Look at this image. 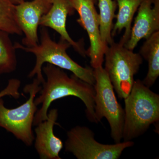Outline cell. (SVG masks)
<instances>
[{"label": "cell", "instance_id": "1", "mask_svg": "<svg viewBox=\"0 0 159 159\" xmlns=\"http://www.w3.org/2000/svg\"><path fill=\"white\" fill-rule=\"evenodd\" d=\"M46 80L42 84L40 95L34 99L36 106L41 104L34 116L33 125L36 126L48 118L51 103L57 99L73 96L79 98L85 106V113L91 122L98 123L95 111V91L94 85L81 80L74 74L69 77L63 69L47 63L42 67Z\"/></svg>", "mask_w": 159, "mask_h": 159}, {"label": "cell", "instance_id": "2", "mask_svg": "<svg viewBox=\"0 0 159 159\" xmlns=\"http://www.w3.org/2000/svg\"><path fill=\"white\" fill-rule=\"evenodd\" d=\"M40 32V43L37 45L28 47L18 43L14 44L16 49L32 53L35 56V65L28 77L32 78L36 76L41 83H43L45 80L43 76L42 67L43 65L47 63L70 71L81 80L91 85H94V69L80 65L69 56L66 52L67 50L71 47L69 43L61 39L58 43L54 41L51 39L45 27H43Z\"/></svg>", "mask_w": 159, "mask_h": 159}, {"label": "cell", "instance_id": "3", "mask_svg": "<svg viewBox=\"0 0 159 159\" xmlns=\"http://www.w3.org/2000/svg\"><path fill=\"white\" fill-rule=\"evenodd\" d=\"M124 99L122 139L131 141L145 134L151 125L159 122V95L138 79Z\"/></svg>", "mask_w": 159, "mask_h": 159}, {"label": "cell", "instance_id": "4", "mask_svg": "<svg viewBox=\"0 0 159 159\" xmlns=\"http://www.w3.org/2000/svg\"><path fill=\"white\" fill-rule=\"evenodd\" d=\"M106 72L118 97L124 99L133 86L135 75L143 63L139 53L125 48L121 42L107 47L104 54Z\"/></svg>", "mask_w": 159, "mask_h": 159}, {"label": "cell", "instance_id": "5", "mask_svg": "<svg viewBox=\"0 0 159 159\" xmlns=\"http://www.w3.org/2000/svg\"><path fill=\"white\" fill-rule=\"evenodd\" d=\"M94 69L95 111L98 123L102 118L107 120L111 136L115 143L121 142L124 122V109L117 100L115 90L104 68Z\"/></svg>", "mask_w": 159, "mask_h": 159}, {"label": "cell", "instance_id": "6", "mask_svg": "<svg viewBox=\"0 0 159 159\" xmlns=\"http://www.w3.org/2000/svg\"><path fill=\"white\" fill-rule=\"evenodd\" d=\"M41 84L35 78L31 83L26 85L24 91L29 94V99L16 108H7L3 99H0V127L13 134L27 146H31L35 139L32 126L38 109L34 100L41 90Z\"/></svg>", "mask_w": 159, "mask_h": 159}, {"label": "cell", "instance_id": "7", "mask_svg": "<svg viewBox=\"0 0 159 159\" xmlns=\"http://www.w3.org/2000/svg\"><path fill=\"white\" fill-rule=\"evenodd\" d=\"M95 133L85 126H75L67 133L65 149L78 159H118L126 148L132 147V141L114 144L97 142Z\"/></svg>", "mask_w": 159, "mask_h": 159}, {"label": "cell", "instance_id": "8", "mask_svg": "<svg viewBox=\"0 0 159 159\" xmlns=\"http://www.w3.org/2000/svg\"><path fill=\"white\" fill-rule=\"evenodd\" d=\"M79 14L77 20L88 34L90 47L86 55L90 59L93 69L102 66L104 61V54L107 47L102 43L99 31V17L92 0H67Z\"/></svg>", "mask_w": 159, "mask_h": 159}, {"label": "cell", "instance_id": "9", "mask_svg": "<svg viewBox=\"0 0 159 159\" xmlns=\"http://www.w3.org/2000/svg\"><path fill=\"white\" fill-rule=\"evenodd\" d=\"M52 2V0H32L16 5V21L25 34L23 45L32 47L39 43L38 30L40 21L51 8Z\"/></svg>", "mask_w": 159, "mask_h": 159}, {"label": "cell", "instance_id": "10", "mask_svg": "<svg viewBox=\"0 0 159 159\" xmlns=\"http://www.w3.org/2000/svg\"><path fill=\"white\" fill-rule=\"evenodd\" d=\"M138 10L130 37L124 45L132 51L142 39L159 31V0H143Z\"/></svg>", "mask_w": 159, "mask_h": 159}, {"label": "cell", "instance_id": "11", "mask_svg": "<svg viewBox=\"0 0 159 159\" xmlns=\"http://www.w3.org/2000/svg\"><path fill=\"white\" fill-rule=\"evenodd\" d=\"M74 9L67 0H52V5L46 14L41 19L39 25L55 30L60 35L61 39L67 42L74 50L83 57L86 53L82 40L74 41L66 28L67 17L74 13Z\"/></svg>", "mask_w": 159, "mask_h": 159}, {"label": "cell", "instance_id": "12", "mask_svg": "<svg viewBox=\"0 0 159 159\" xmlns=\"http://www.w3.org/2000/svg\"><path fill=\"white\" fill-rule=\"evenodd\" d=\"M58 116V110L52 109L48 113V119L40 122L34 129L36 135L34 147L40 159H61L59 153L63 147V143L54 132Z\"/></svg>", "mask_w": 159, "mask_h": 159}, {"label": "cell", "instance_id": "13", "mask_svg": "<svg viewBox=\"0 0 159 159\" xmlns=\"http://www.w3.org/2000/svg\"><path fill=\"white\" fill-rule=\"evenodd\" d=\"M139 54L148 62V71L142 82L151 87L159 76V31L152 34L141 47Z\"/></svg>", "mask_w": 159, "mask_h": 159}, {"label": "cell", "instance_id": "14", "mask_svg": "<svg viewBox=\"0 0 159 159\" xmlns=\"http://www.w3.org/2000/svg\"><path fill=\"white\" fill-rule=\"evenodd\" d=\"M119 7L116 15V22L113 27L111 35L114 37L125 29V32L119 41L124 45L129 39L134 15L143 0H115Z\"/></svg>", "mask_w": 159, "mask_h": 159}, {"label": "cell", "instance_id": "15", "mask_svg": "<svg viewBox=\"0 0 159 159\" xmlns=\"http://www.w3.org/2000/svg\"><path fill=\"white\" fill-rule=\"evenodd\" d=\"M99 10V31L102 43L108 47L114 42L111 35L117 4L115 0H97Z\"/></svg>", "mask_w": 159, "mask_h": 159}, {"label": "cell", "instance_id": "16", "mask_svg": "<svg viewBox=\"0 0 159 159\" xmlns=\"http://www.w3.org/2000/svg\"><path fill=\"white\" fill-rule=\"evenodd\" d=\"M9 34L0 31V74L12 73L17 66L16 49Z\"/></svg>", "mask_w": 159, "mask_h": 159}, {"label": "cell", "instance_id": "17", "mask_svg": "<svg viewBox=\"0 0 159 159\" xmlns=\"http://www.w3.org/2000/svg\"><path fill=\"white\" fill-rule=\"evenodd\" d=\"M16 5L10 0H0V31L21 35L16 18Z\"/></svg>", "mask_w": 159, "mask_h": 159}, {"label": "cell", "instance_id": "18", "mask_svg": "<svg viewBox=\"0 0 159 159\" xmlns=\"http://www.w3.org/2000/svg\"><path fill=\"white\" fill-rule=\"evenodd\" d=\"M20 84L19 80L15 78L9 80L6 88L0 92V99L6 96H11L15 99L19 98L20 93L19 90Z\"/></svg>", "mask_w": 159, "mask_h": 159}, {"label": "cell", "instance_id": "19", "mask_svg": "<svg viewBox=\"0 0 159 159\" xmlns=\"http://www.w3.org/2000/svg\"><path fill=\"white\" fill-rule=\"evenodd\" d=\"M10 1L15 5H17V4H20V3L24 2V1H25V0H10Z\"/></svg>", "mask_w": 159, "mask_h": 159}, {"label": "cell", "instance_id": "20", "mask_svg": "<svg viewBox=\"0 0 159 159\" xmlns=\"http://www.w3.org/2000/svg\"><path fill=\"white\" fill-rule=\"evenodd\" d=\"M92 1L93 2L95 3V4H97V0H92Z\"/></svg>", "mask_w": 159, "mask_h": 159}]
</instances>
